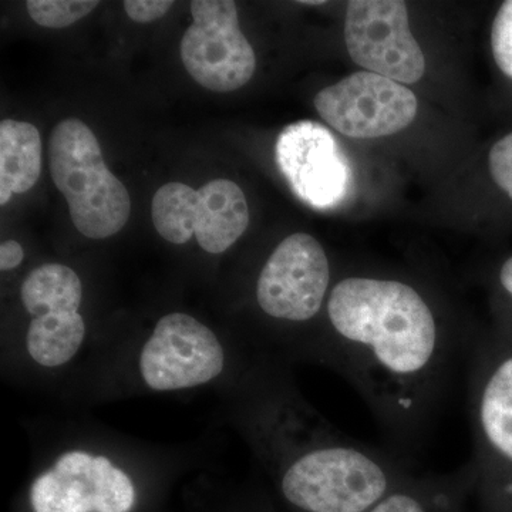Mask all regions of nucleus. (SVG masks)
Wrapping results in <instances>:
<instances>
[{"instance_id":"f257e3e1","label":"nucleus","mask_w":512,"mask_h":512,"mask_svg":"<svg viewBox=\"0 0 512 512\" xmlns=\"http://www.w3.org/2000/svg\"><path fill=\"white\" fill-rule=\"evenodd\" d=\"M329 360L396 446L413 448L439 410L458 355L453 333L416 286L352 275L326 305Z\"/></svg>"},{"instance_id":"f03ea898","label":"nucleus","mask_w":512,"mask_h":512,"mask_svg":"<svg viewBox=\"0 0 512 512\" xmlns=\"http://www.w3.org/2000/svg\"><path fill=\"white\" fill-rule=\"evenodd\" d=\"M473 500L478 512H512V332L471 348Z\"/></svg>"},{"instance_id":"7ed1b4c3","label":"nucleus","mask_w":512,"mask_h":512,"mask_svg":"<svg viewBox=\"0 0 512 512\" xmlns=\"http://www.w3.org/2000/svg\"><path fill=\"white\" fill-rule=\"evenodd\" d=\"M49 163L53 183L66 198L80 234L104 239L124 228L130 194L107 168L97 137L82 120L66 119L53 128Z\"/></svg>"},{"instance_id":"20e7f679","label":"nucleus","mask_w":512,"mask_h":512,"mask_svg":"<svg viewBox=\"0 0 512 512\" xmlns=\"http://www.w3.org/2000/svg\"><path fill=\"white\" fill-rule=\"evenodd\" d=\"M190 9L194 23L180 46L185 70L211 92L241 89L254 76L256 57L239 28L237 5L231 0H194Z\"/></svg>"},{"instance_id":"39448f33","label":"nucleus","mask_w":512,"mask_h":512,"mask_svg":"<svg viewBox=\"0 0 512 512\" xmlns=\"http://www.w3.org/2000/svg\"><path fill=\"white\" fill-rule=\"evenodd\" d=\"M325 248L312 235H289L269 255L256 281V302L279 322H311L328 305L332 289Z\"/></svg>"},{"instance_id":"423d86ee","label":"nucleus","mask_w":512,"mask_h":512,"mask_svg":"<svg viewBox=\"0 0 512 512\" xmlns=\"http://www.w3.org/2000/svg\"><path fill=\"white\" fill-rule=\"evenodd\" d=\"M345 40L350 59L367 72L402 84L417 83L426 72V57L412 35L402 0L349 2Z\"/></svg>"},{"instance_id":"0eeeda50","label":"nucleus","mask_w":512,"mask_h":512,"mask_svg":"<svg viewBox=\"0 0 512 512\" xmlns=\"http://www.w3.org/2000/svg\"><path fill=\"white\" fill-rule=\"evenodd\" d=\"M315 109L343 136L369 140L392 136L417 116L416 94L402 83L372 72H357L316 94Z\"/></svg>"},{"instance_id":"6e6552de","label":"nucleus","mask_w":512,"mask_h":512,"mask_svg":"<svg viewBox=\"0 0 512 512\" xmlns=\"http://www.w3.org/2000/svg\"><path fill=\"white\" fill-rule=\"evenodd\" d=\"M224 366L220 340L187 313L158 320L140 357L144 382L158 392L201 386L220 376Z\"/></svg>"},{"instance_id":"1a4fd4ad","label":"nucleus","mask_w":512,"mask_h":512,"mask_svg":"<svg viewBox=\"0 0 512 512\" xmlns=\"http://www.w3.org/2000/svg\"><path fill=\"white\" fill-rule=\"evenodd\" d=\"M276 163L292 191L316 210L338 207L352 190L348 157L328 128L315 121H298L281 131Z\"/></svg>"},{"instance_id":"9d476101","label":"nucleus","mask_w":512,"mask_h":512,"mask_svg":"<svg viewBox=\"0 0 512 512\" xmlns=\"http://www.w3.org/2000/svg\"><path fill=\"white\" fill-rule=\"evenodd\" d=\"M35 512H130L136 490L109 458L70 451L30 490Z\"/></svg>"},{"instance_id":"9b49d317","label":"nucleus","mask_w":512,"mask_h":512,"mask_svg":"<svg viewBox=\"0 0 512 512\" xmlns=\"http://www.w3.org/2000/svg\"><path fill=\"white\" fill-rule=\"evenodd\" d=\"M247 198L237 184L217 178L197 191L194 235L208 254H222L247 231Z\"/></svg>"},{"instance_id":"f8f14e48","label":"nucleus","mask_w":512,"mask_h":512,"mask_svg":"<svg viewBox=\"0 0 512 512\" xmlns=\"http://www.w3.org/2000/svg\"><path fill=\"white\" fill-rule=\"evenodd\" d=\"M473 488L470 464L448 474H412L367 512H467Z\"/></svg>"},{"instance_id":"ddd939ff","label":"nucleus","mask_w":512,"mask_h":512,"mask_svg":"<svg viewBox=\"0 0 512 512\" xmlns=\"http://www.w3.org/2000/svg\"><path fill=\"white\" fill-rule=\"evenodd\" d=\"M42 173V138L26 121L0 123V204L35 187Z\"/></svg>"},{"instance_id":"4468645a","label":"nucleus","mask_w":512,"mask_h":512,"mask_svg":"<svg viewBox=\"0 0 512 512\" xmlns=\"http://www.w3.org/2000/svg\"><path fill=\"white\" fill-rule=\"evenodd\" d=\"M20 296L33 318L46 313H76L82 303L83 286L69 266L46 264L30 272Z\"/></svg>"},{"instance_id":"2eb2a0df","label":"nucleus","mask_w":512,"mask_h":512,"mask_svg":"<svg viewBox=\"0 0 512 512\" xmlns=\"http://www.w3.org/2000/svg\"><path fill=\"white\" fill-rule=\"evenodd\" d=\"M84 336L86 325L79 312L46 313L30 322L26 345L39 365L57 367L73 359Z\"/></svg>"},{"instance_id":"dca6fc26","label":"nucleus","mask_w":512,"mask_h":512,"mask_svg":"<svg viewBox=\"0 0 512 512\" xmlns=\"http://www.w3.org/2000/svg\"><path fill=\"white\" fill-rule=\"evenodd\" d=\"M197 190L181 183L165 184L153 198L154 227L175 245H183L194 235Z\"/></svg>"},{"instance_id":"f3484780","label":"nucleus","mask_w":512,"mask_h":512,"mask_svg":"<svg viewBox=\"0 0 512 512\" xmlns=\"http://www.w3.org/2000/svg\"><path fill=\"white\" fill-rule=\"evenodd\" d=\"M30 18L43 28L63 29L86 18L99 6L96 0H29Z\"/></svg>"},{"instance_id":"a211bd4d","label":"nucleus","mask_w":512,"mask_h":512,"mask_svg":"<svg viewBox=\"0 0 512 512\" xmlns=\"http://www.w3.org/2000/svg\"><path fill=\"white\" fill-rule=\"evenodd\" d=\"M491 47L495 63L512 79V0L504 2L493 23Z\"/></svg>"},{"instance_id":"6ab92c4d","label":"nucleus","mask_w":512,"mask_h":512,"mask_svg":"<svg viewBox=\"0 0 512 512\" xmlns=\"http://www.w3.org/2000/svg\"><path fill=\"white\" fill-rule=\"evenodd\" d=\"M488 164L495 184L512 200V133L494 144Z\"/></svg>"},{"instance_id":"aec40b11","label":"nucleus","mask_w":512,"mask_h":512,"mask_svg":"<svg viewBox=\"0 0 512 512\" xmlns=\"http://www.w3.org/2000/svg\"><path fill=\"white\" fill-rule=\"evenodd\" d=\"M173 5L171 0H126L123 3L128 18L137 23H150L161 19Z\"/></svg>"},{"instance_id":"412c9836","label":"nucleus","mask_w":512,"mask_h":512,"mask_svg":"<svg viewBox=\"0 0 512 512\" xmlns=\"http://www.w3.org/2000/svg\"><path fill=\"white\" fill-rule=\"evenodd\" d=\"M25 258L22 245L16 241H6L0 245V269L2 271H12L22 264Z\"/></svg>"},{"instance_id":"4be33fe9","label":"nucleus","mask_w":512,"mask_h":512,"mask_svg":"<svg viewBox=\"0 0 512 512\" xmlns=\"http://www.w3.org/2000/svg\"><path fill=\"white\" fill-rule=\"evenodd\" d=\"M498 284H500L505 295L512 299V256L501 266L500 274H498Z\"/></svg>"},{"instance_id":"5701e85b","label":"nucleus","mask_w":512,"mask_h":512,"mask_svg":"<svg viewBox=\"0 0 512 512\" xmlns=\"http://www.w3.org/2000/svg\"><path fill=\"white\" fill-rule=\"evenodd\" d=\"M302 5H323V0L322 2H316V0H311V2H306V0H303V2H301Z\"/></svg>"}]
</instances>
